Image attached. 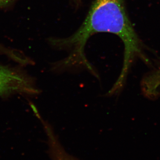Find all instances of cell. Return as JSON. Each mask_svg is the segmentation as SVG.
Segmentation results:
<instances>
[{
  "instance_id": "1",
  "label": "cell",
  "mask_w": 160,
  "mask_h": 160,
  "mask_svg": "<svg viewBox=\"0 0 160 160\" xmlns=\"http://www.w3.org/2000/svg\"><path fill=\"white\" fill-rule=\"evenodd\" d=\"M116 35L125 46V57L129 59L139 52V38L128 17L123 0H95L86 20L77 31L68 38L54 42L58 46L73 49V55L83 58L86 41L98 32Z\"/></svg>"
},
{
  "instance_id": "2",
  "label": "cell",
  "mask_w": 160,
  "mask_h": 160,
  "mask_svg": "<svg viewBox=\"0 0 160 160\" xmlns=\"http://www.w3.org/2000/svg\"><path fill=\"white\" fill-rule=\"evenodd\" d=\"M38 92L31 80L21 72L0 65V96Z\"/></svg>"
},
{
  "instance_id": "3",
  "label": "cell",
  "mask_w": 160,
  "mask_h": 160,
  "mask_svg": "<svg viewBox=\"0 0 160 160\" xmlns=\"http://www.w3.org/2000/svg\"><path fill=\"white\" fill-rule=\"evenodd\" d=\"M47 132L49 137V152L52 160H77L63 149L51 129L47 128Z\"/></svg>"
},
{
  "instance_id": "4",
  "label": "cell",
  "mask_w": 160,
  "mask_h": 160,
  "mask_svg": "<svg viewBox=\"0 0 160 160\" xmlns=\"http://www.w3.org/2000/svg\"><path fill=\"white\" fill-rule=\"evenodd\" d=\"M0 52H4V53H6V54L9 55L11 53V51L9 50V49H6V48L3 47V46H0Z\"/></svg>"
},
{
  "instance_id": "5",
  "label": "cell",
  "mask_w": 160,
  "mask_h": 160,
  "mask_svg": "<svg viewBox=\"0 0 160 160\" xmlns=\"http://www.w3.org/2000/svg\"><path fill=\"white\" fill-rule=\"evenodd\" d=\"M5 1H6V0H0V3L3 2Z\"/></svg>"
}]
</instances>
